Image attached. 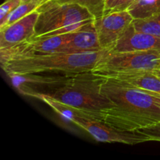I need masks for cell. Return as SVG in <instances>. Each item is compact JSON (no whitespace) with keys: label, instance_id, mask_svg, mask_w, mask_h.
<instances>
[{"label":"cell","instance_id":"6da1fadb","mask_svg":"<svg viewBox=\"0 0 160 160\" xmlns=\"http://www.w3.org/2000/svg\"><path fill=\"white\" fill-rule=\"evenodd\" d=\"M102 92L113 107L102 112L104 122L122 131H136L160 123V104L148 92L106 78Z\"/></svg>","mask_w":160,"mask_h":160},{"label":"cell","instance_id":"7c38bea8","mask_svg":"<svg viewBox=\"0 0 160 160\" xmlns=\"http://www.w3.org/2000/svg\"><path fill=\"white\" fill-rule=\"evenodd\" d=\"M145 92L160 94V77L153 71H137L120 73L106 77Z\"/></svg>","mask_w":160,"mask_h":160},{"label":"cell","instance_id":"9c48e42d","mask_svg":"<svg viewBox=\"0 0 160 160\" xmlns=\"http://www.w3.org/2000/svg\"><path fill=\"white\" fill-rule=\"evenodd\" d=\"M102 50L93 20L66 34V45L61 53H84ZM106 50V49H105Z\"/></svg>","mask_w":160,"mask_h":160},{"label":"cell","instance_id":"4fadbf2b","mask_svg":"<svg viewBox=\"0 0 160 160\" xmlns=\"http://www.w3.org/2000/svg\"><path fill=\"white\" fill-rule=\"evenodd\" d=\"M36 98H38L41 101L45 102V104L50 106L56 113H58L59 116L70 121L71 123L73 120H75L76 118H79V117L104 121V118H103L102 112H88V111L82 110V109H78V108L73 107L71 106L56 101L48 95H38Z\"/></svg>","mask_w":160,"mask_h":160},{"label":"cell","instance_id":"e0dca14e","mask_svg":"<svg viewBox=\"0 0 160 160\" xmlns=\"http://www.w3.org/2000/svg\"><path fill=\"white\" fill-rule=\"evenodd\" d=\"M54 1L58 2H70L81 5L88 9L95 18L102 17L104 14L106 0H54Z\"/></svg>","mask_w":160,"mask_h":160},{"label":"cell","instance_id":"8fae6325","mask_svg":"<svg viewBox=\"0 0 160 160\" xmlns=\"http://www.w3.org/2000/svg\"><path fill=\"white\" fill-rule=\"evenodd\" d=\"M159 49L160 38L135 31L131 23L109 52L118 53Z\"/></svg>","mask_w":160,"mask_h":160},{"label":"cell","instance_id":"44dd1931","mask_svg":"<svg viewBox=\"0 0 160 160\" xmlns=\"http://www.w3.org/2000/svg\"><path fill=\"white\" fill-rule=\"evenodd\" d=\"M148 92L150 95H152V96L155 98V99H156V101H157L158 102H159L160 104V94L155 93V92Z\"/></svg>","mask_w":160,"mask_h":160},{"label":"cell","instance_id":"2e32d148","mask_svg":"<svg viewBox=\"0 0 160 160\" xmlns=\"http://www.w3.org/2000/svg\"><path fill=\"white\" fill-rule=\"evenodd\" d=\"M132 25L135 31L160 38V13L146 19H135L133 20Z\"/></svg>","mask_w":160,"mask_h":160},{"label":"cell","instance_id":"5b68a950","mask_svg":"<svg viewBox=\"0 0 160 160\" xmlns=\"http://www.w3.org/2000/svg\"><path fill=\"white\" fill-rule=\"evenodd\" d=\"M160 69V49L113 53L107 52L92 71L109 77L120 73L155 71Z\"/></svg>","mask_w":160,"mask_h":160},{"label":"cell","instance_id":"52a82bcc","mask_svg":"<svg viewBox=\"0 0 160 160\" xmlns=\"http://www.w3.org/2000/svg\"><path fill=\"white\" fill-rule=\"evenodd\" d=\"M92 135L96 141L106 143H123L136 145L150 142L147 136L137 131H122L112 128L106 122L89 118H76L72 121Z\"/></svg>","mask_w":160,"mask_h":160},{"label":"cell","instance_id":"ac0fdd59","mask_svg":"<svg viewBox=\"0 0 160 160\" xmlns=\"http://www.w3.org/2000/svg\"><path fill=\"white\" fill-rule=\"evenodd\" d=\"M136 1L137 0H106L104 14L128 10Z\"/></svg>","mask_w":160,"mask_h":160},{"label":"cell","instance_id":"30bf717a","mask_svg":"<svg viewBox=\"0 0 160 160\" xmlns=\"http://www.w3.org/2000/svg\"><path fill=\"white\" fill-rule=\"evenodd\" d=\"M38 16L37 9L14 23L0 28V48L13 46L33 38Z\"/></svg>","mask_w":160,"mask_h":160},{"label":"cell","instance_id":"603a6c76","mask_svg":"<svg viewBox=\"0 0 160 160\" xmlns=\"http://www.w3.org/2000/svg\"><path fill=\"white\" fill-rule=\"evenodd\" d=\"M20 1L22 2H27V1H29V0H20Z\"/></svg>","mask_w":160,"mask_h":160},{"label":"cell","instance_id":"277c9868","mask_svg":"<svg viewBox=\"0 0 160 160\" xmlns=\"http://www.w3.org/2000/svg\"><path fill=\"white\" fill-rule=\"evenodd\" d=\"M38 10L39 16L33 38L67 34L95 19L88 9L77 3L47 0Z\"/></svg>","mask_w":160,"mask_h":160},{"label":"cell","instance_id":"ffe728a7","mask_svg":"<svg viewBox=\"0 0 160 160\" xmlns=\"http://www.w3.org/2000/svg\"><path fill=\"white\" fill-rule=\"evenodd\" d=\"M137 132L147 136L150 141L160 142V123H154L137 130Z\"/></svg>","mask_w":160,"mask_h":160},{"label":"cell","instance_id":"5bb4252c","mask_svg":"<svg viewBox=\"0 0 160 160\" xmlns=\"http://www.w3.org/2000/svg\"><path fill=\"white\" fill-rule=\"evenodd\" d=\"M128 11L134 20L153 17L160 13V0H137Z\"/></svg>","mask_w":160,"mask_h":160},{"label":"cell","instance_id":"d6986e66","mask_svg":"<svg viewBox=\"0 0 160 160\" xmlns=\"http://www.w3.org/2000/svg\"><path fill=\"white\" fill-rule=\"evenodd\" d=\"M20 0H6L0 6V28L4 25L9 14L21 3Z\"/></svg>","mask_w":160,"mask_h":160},{"label":"cell","instance_id":"7402d4cb","mask_svg":"<svg viewBox=\"0 0 160 160\" xmlns=\"http://www.w3.org/2000/svg\"><path fill=\"white\" fill-rule=\"evenodd\" d=\"M153 72H154V73H156V75H158V76H159V77H160V69H159V70H155V71H153Z\"/></svg>","mask_w":160,"mask_h":160},{"label":"cell","instance_id":"9a60e30c","mask_svg":"<svg viewBox=\"0 0 160 160\" xmlns=\"http://www.w3.org/2000/svg\"><path fill=\"white\" fill-rule=\"evenodd\" d=\"M46 0H29V1L21 2L10 14L6 19L4 25L0 28L5 26L11 24L17 20L23 18L25 16L28 15L31 12L37 10L41 5L43 4Z\"/></svg>","mask_w":160,"mask_h":160},{"label":"cell","instance_id":"3957f363","mask_svg":"<svg viewBox=\"0 0 160 160\" xmlns=\"http://www.w3.org/2000/svg\"><path fill=\"white\" fill-rule=\"evenodd\" d=\"M105 81V77L92 70L75 73L66 85L48 96L82 110L102 112L113 107L112 102L102 92Z\"/></svg>","mask_w":160,"mask_h":160},{"label":"cell","instance_id":"8992f818","mask_svg":"<svg viewBox=\"0 0 160 160\" xmlns=\"http://www.w3.org/2000/svg\"><path fill=\"white\" fill-rule=\"evenodd\" d=\"M73 74L63 73H35L9 76L12 86L22 95L37 98L50 95L66 85Z\"/></svg>","mask_w":160,"mask_h":160},{"label":"cell","instance_id":"ba28073f","mask_svg":"<svg viewBox=\"0 0 160 160\" xmlns=\"http://www.w3.org/2000/svg\"><path fill=\"white\" fill-rule=\"evenodd\" d=\"M133 20L134 18L128 10L104 14L94 19L101 48L110 51Z\"/></svg>","mask_w":160,"mask_h":160},{"label":"cell","instance_id":"7a4b0ae2","mask_svg":"<svg viewBox=\"0 0 160 160\" xmlns=\"http://www.w3.org/2000/svg\"><path fill=\"white\" fill-rule=\"evenodd\" d=\"M107 52L30 54L12 58L1 63V67L8 76L46 72L75 74L94 70Z\"/></svg>","mask_w":160,"mask_h":160}]
</instances>
